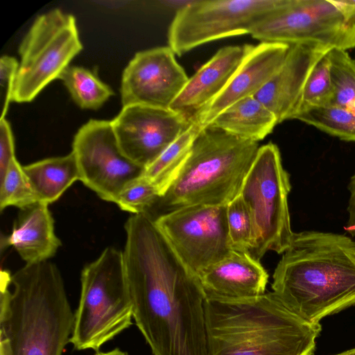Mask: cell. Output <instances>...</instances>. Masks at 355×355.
I'll return each mask as SVG.
<instances>
[{
    "instance_id": "cell-1",
    "label": "cell",
    "mask_w": 355,
    "mask_h": 355,
    "mask_svg": "<svg viewBox=\"0 0 355 355\" xmlns=\"http://www.w3.org/2000/svg\"><path fill=\"white\" fill-rule=\"evenodd\" d=\"M123 254L133 319L153 355H208L200 280L148 212L125 225Z\"/></svg>"
},
{
    "instance_id": "cell-2",
    "label": "cell",
    "mask_w": 355,
    "mask_h": 355,
    "mask_svg": "<svg viewBox=\"0 0 355 355\" xmlns=\"http://www.w3.org/2000/svg\"><path fill=\"white\" fill-rule=\"evenodd\" d=\"M272 279V292L288 309L320 323L355 306V241L332 232L294 233Z\"/></svg>"
},
{
    "instance_id": "cell-3",
    "label": "cell",
    "mask_w": 355,
    "mask_h": 355,
    "mask_svg": "<svg viewBox=\"0 0 355 355\" xmlns=\"http://www.w3.org/2000/svg\"><path fill=\"white\" fill-rule=\"evenodd\" d=\"M0 340L9 355H62L73 313L61 273L49 261L1 271Z\"/></svg>"
},
{
    "instance_id": "cell-4",
    "label": "cell",
    "mask_w": 355,
    "mask_h": 355,
    "mask_svg": "<svg viewBox=\"0 0 355 355\" xmlns=\"http://www.w3.org/2000/svg\"><path fill=\"white\" fill-rule=\"evenodd\" d=\"M208 355H313L322 327L288 309L273 293L206 297Z\"/></svg>"
},
{
    "instance_id": "cell-5",
    "label": "cell",
    "mask_w": 355,
    "mask_h": 355,
    "mask_svg": "<svg viewBox=\"0 0 355 355\" xmlns=\"http://www.w3.org/2000/svg\"><path fill=\"white\" fill-rule=\"evenodd\" d=\"M259 143L208 125L200 130L179 173L159 198L164 213L191 205H227L239 196Z\"/></svg>"
},
{
    "instance_id": "cell-6",
    "label": "cell",
    "mask_w": 355,
    "mask_h": 355,
    "mask_svg": "<svg viewBox=\"0 0 355 355\" xmlns=\"http://www.w3.org/2000/svg\"><path fill=\"white\" fill-rule=\"evenodd\" d=\"M132 305L122 251L110 246L80 274V295L69 343L76 350L98 349L129 328Z\"/></svg>"
},
{
    "instance_id": "cell-7",
    "label": "cell",
    "mask_w": 355,
    "mask_h": 355,
    "mask_svg": "<svg viewBox=\"0 0 355 355\" xmlns=\"http://www.w3.org/2000/svg\"><path fill=\"white\" fill-rule=\"evenodd\" d=\"M291 189L290 175L278 146L272 142L261 146L239 194L254 220L258 239L249 254L257 261L268 251L283 254L291 244Z\"/></svg>"
},
{
    "instance_id": "cell-8",
    "label": "cell",
    "mask_w": 355,
    "mask_h": 355,
    "mask_svg": "<svg viewBox=\"0 0 355 355\" xmlns=\"http://www.w3.org/2000/svg\"><path fill=\"white\" fill-rule=\"evenodd\" d=\"M83 49L75 17L54 9L37 17L19 48L12 101L28 103L59 78Z\"/></svg>"
},
{
    "instance_id": "cell-9",
    "label": "cell",
    "mask_w": 355,
    "mask_h": 355,
    "mask_svg": "<svg viewBox=\"0 0 355 355\" xmlns=\"http://www.w3.org/2000/svg\"><path fill=\"white\" fill-rule=\"evenodd\" d=\"M283 0L193 1L180 8L169 26L168 46L181 56L202 44L250 34Z\"/></svg>"
},
{
    "instance_id": "cell-10",
    "label": "cell",
    "mask_w": 355,
    "mask_h": 355,
    "mask_svg": "<svg viewBox=\"0 0 355 355\" xmlns=\"http://www.w3.org/2000/svg\"><path fill=\"white\" fill-rule=\"evenodd\" d=\"M250 35L261 42H316L347 51L355 48V21H346L330 0H283Z\"/></svg>"
},
{
    "instance_id": "cell-11",
    "label": "cell",
    "mask_w": 355,
    "mask_h": 355,
    "mask_svg": "<svg viewBox=\"0 0 355 355\" xmlns=\"http://www.w3.org/2000/svg\"><path fill=\"white\" fill-rule=\"evenodd\" d=\"M227 205L187 206L155 219L178 256L198 277L232 251Z\"/></svg>"
},
{
    "instance_id": "cell-12",
    "label": "cell",
    "mask_w": 355,
    "mask_h": 355,
    "mask_svg": "<svg viewBox=\"0 0 355 355\" xmlns=\"http://www.w3.org/2000/svg\"><path fill=\"white\" fill-rule=\"evenodd\" d=\"M75 155L80 181L102 200L115 203L123 189L145 168L121 149L111 121L89 120L76 134Z\"/></svg>"
},
{
    "instance_id": "cell-13",
    "label": "cell",
    "mask_w": 355,
    "mask_h": 355,
    "mask_svg": "<svg viewBox=\"0 0 355 355\" xmlns=\"http://www.w3.org/2000/svg\"><path fill=\"white\" fill-rule=\"evenodd\" d=\"M111 122L123 153L144 168L192 123L171 109L141 105L123 107Z\"/></svg>"
},
{
    "instance_id": "cell-14",
    "label": "cell",
    "mask_w": 355,
    "mask_h": 355,
    "mask_svg": "<svg viewBox=\"0 0 355 355\" xmlns=\"http://www.w3.org/2000/svg\"><path fill=\"white\" fill-rule=\"evenodd\" d=\"M169 46L137 53L123 71V107L141 105L170 109L189 78Z\"/></svg>"
},
{
    "instance_id": "cell-15",
    "label": "cell",
    "mask_w": 355,
    "mask_h": 355,
    "mask_svg": "<svg viewBox=\"0 0 355 355\" xmlns=\"http://www.w3.org/2000/svg\"><path fill=\"white\" fill-rule=\"evenodd\" d=\"M289 47L276 42L248 44L245 55L227 85L191 121L202 128L235 102L254 96L281 67Z\"/></svg>"
},
{
    "instance_id": "cell-16",
    "label": "cell",
    "mask_w": 355,
    "mask_h": 355,
    "mask_svg": "<svg viewBox=\"0 0 355 355\" xmlns=\"http://www.w3.org/2000/svg\"><path fill=\"white\" fill-rule=\"evenodd\" d=\"M332 49L316 42L290 45L281 67L254 96L275 116L278 123L291 119L311 71Z\"/></svg>"
},
{
    "instance_id": "cell-17",
    "label": "cell",
    "mask_w": 355,
    "mask_h": 355,
    "mask_svg": "<svg viewBox=\"0 0 355 355\" xmlns=\"http://www.w3.org/2000/svg\"><path fill=\"white\" fill-rule=\"evenodd\" d=\"M248 48L227 46L219 49L189 80L170 109L190 121L225 87L241 63Z\"/></svg>"
},
{
    "instance_id": "cell-18",
    "label": "cell",
    "mask_w": 355,
    "mask_h": 355,
    "mask_svg": "<svg viewBox=\"0 0 355 355\" xmlns=\"http://www.w3.org/2000/svg\"><path fill=\"white\" fill-rule=\"evenodd\" d=\"M198 279L206 297L242 299L264 294L268 274L248 252L232 250Z\"/></svg>"
},
{
    "instance_id": "cell-19",
    "label": "cell",
    "mask_w": 355,
    "mask_h": 355,
    "mask_svg": "<svg viewBox=\"0 0 355 355\" xmlns=\"http://www.w3.org/2000/svg\"><path fill=\"white\" fill-rule=\"evenodd\" d=\"M61 245L49 205L41 202L20 209L12 232L1 239V250L13 247L26 264L49 261Z\"/></svg>"
},
{
    "instance_id": "cell-20",
    "label": "cell",
    "mask_w": 355,
    "mask_h": 355,
    "mask_svg": "<svg viewBox=\"0 0 355 355\" xmlns=\"http://www.w3.org/2000/svg\"><path fill=\"white\" fill-rule=\"evenodd\" d=\"M278 124L275 116L254 96L242 98L218 114L209 125L259 142Z\"/></svg>"
},
{
    "instance_id": "cell-21",
    "label": "cell",
    "mask_w": 355,
    "mask_h": 355,
    "mask_svg": "<svg viewBox=\"0 0 355 355\" xmlns=\"http://www.w3.org/2000/svg\"><path fill=\"white\" fill-rule=\"evenodd\" d=\"M39 202L50 205L58 200L76 181H80L75 155L44 159L23 166Z\"/></svg>"
},
{
    "instance_id": "cell-22",
    "label": "cell",
    "mask_w": 355,
    "mask_h": 355,
    "mask_svg": "<svg viewBox=\"0 0 355 355\" xmlns=\"http://www.w3.org/2000/svg\"><path fill=\"white\" fill-rule=\"evenodd\" d=\"M200 130V126L192 122L184 132L145 168L142 176L157 187L160 197L179 173Z\"/></svg>"
},
{
    "instance_id": "cell-23",
    "label": "cell",
    "mask_w": 355,
    "mask_h": 355,
    "mask_svg": "<svg viewBox=\"0 0 355 355\" xmlns=\"http://www.w3.org/2000/svg\"><path fill=\"white\" fill-rule=\"evenodd\" d=\"M76 103L83 109H98L111 96L112 89L94 73L80 67H67L59 77Z\"/></svg>"
},
{
    "instance_id": "cell-24",
    "label": "cell",
    "mask_w": 355,
    "mask_h": 355,
    "mask_svg": "<svg viewBox=\"0 0 355 355\" xmlns=\"http://www.w3.org/2000/svg\"><path fill=\"white\" fill-rule=\"evenodd\" d=\"M291 119L310 125L345 141H355V113L329 105L308 108L295 113Z\"/></svg>"
},
{
    "instance_id": "cell-25",
    "label": "cell",
    "mask_w": 355,
    "mask_h": 355,
    "mask_svg": "<svg viewBox=\"0 0 355 355\" xmlns=\"http://www.w3.org/2000/svg\"><path fill=\"white\" fill-rule=\"evenodd\" d=\"M327 55L334 89L331 105L355 113V60L339 49H332Z\"/></svg>"
},
{
    "instance_id": "cell-26",
    "label": "cell",
    "mask_w": 355,
    "mask_h": 355,
    "mask_svg": "<svg viewBox=\"0 0 355 355\" xmlns=\"http://www.w3.org/2000/svg\"><path fill=\"white\" fill-rule=\"evenodd\" d=\"M39 202L37 196L16 157L0 178V210L12 206L22 209Z\"/></svg>"
},
{
    "instance_id": "cell-27",
    "label": "cell",
    "mask_w": 355,
    "mask_h": 355,
    "mask_svg": "<svg viewBox=\"0 0 355 355\" xmlns=\"http://www.w3.org/2000/svg\"><path fill=\"white\" fill-rule=\"evenodd\" d=\"M228 235L232 250L250 252L257 242L253 216L239 195L227 205Z\"/></svg>"
},
{
    "instance_id": "cell-28",
    "label": "cell",
    "mask_w": 355,
    "mask_h": 355,
    "mask_svg": "<svg viewBox=\"0 0 355 355\" xmlns=\"http://www.w3.org/2000/svg\"><path fill=\"white\" fill-rule=\"evenodd\" d=\"M327 54L311 71L305 83L299 105L292 116L301 110L331 105L334 89Z\"/></svg>"
},
{
    "instance_id": "cell-29",
    "label": "cell",
    "mask_w": 355,
    "mask_h": 355,
    "mask_svg": "<svg viewBox=\"0 0 355 355\" xmlns=\"http://www.w3.org/2000/svg\"><path fill=\"white\" fill-rule=\"evenodd\" d=\"M160 198L157 187L142 175L128 183L118 196L115 204L132 214L148 212Z\"/></svg>"
},
{
    "instance_id": "cell-30",
    "label": "cell",
    "mask_w": 355,
    "mask_h": 355,
    "mask_svg": "<svg viewBox=\"0 0 355 355\" xmlns=\"http://www.w3.org/2000/svg\"><path fill=\"white\" fill-rule=\"evenodd\" d=\"M19 63L13 57L3 55L0 60L1 119H5L15 83Z\"/></svg>"
},
{
    "instance_id": "cell-31",
    "label": "cell",
    "mask_w": 355,
    "mask_h": 355,
    "mask_svg": "<svg viewBox=\"0 0 355 355\" xmlns=\"http://www.w3.org/2000/svg\"><path fill=\"white\" fill-rule=\"evenodd\" d=\"M15 144L10 126L6 119L0 120V178L15 157Z\"/></svg>"
},
{
    "instance_id": "cell-32",
    "label": "cell",
    "mask_w": 355,
    "mask_h": 355,
    "mask_svg": "<svg viewBox=\"0 0 355 355\" xmlns=\"http://www.w3.org/2000/svg\"><path fill=\"white\" fill-rule=\"evenodd\" d=\"M349 198L347 205L348 219L345 230L352 236H355V174L351 178L348 184Z\"/></svg>"
},
{
    "instance_id": "cell-33",
    "label": "cell",
    "mask_w": 355,
    "mask_h": 355,
    "mask_svg": "<svg viewBox=\"0 0 355 355\" xmlns=\"http://www.w3.org/2000/svg\"><path fill=\"white\" fill-rule=\"evenodd\" d=\"M347 21H355V0H330Z\"/></svg>"
},
{
    "instance_id": "cell-34",
    "label": "cell",
    "mask_w": 355,
    "mask_h": 355,
    "mask_svg": "<svg viewBox=\"0 0 355 355\" xmlns=\"http://www.w3.org/2000/svg\"><path fill=\"white\" fill-rule=\"evenodd\" d=\"M94 355H128V354L119 349V348H115L106 352H97Z\"/></svg>"
},
{
    "instance_id": "cell-35",
    "label": "cell",
    "mask_w": 355,
    "mask_h": 355,
    "mask_svg": "<svg viewBox=\"0 0 355 355\" xmlns=\"http://www.w3.org/2000/svg\"><path fill=\"white\" fill-rule=\"evenodd\" d=\"M336 355H355V348L349 349L347 351L343 352Z\"/></svg>"
}]
</instances>
